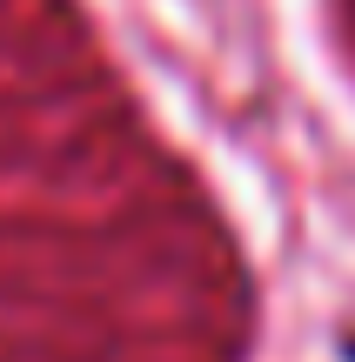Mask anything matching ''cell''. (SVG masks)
Returning a JSON list of instances; mask_svg holds the SVG:
<instances>
[{"label": "cell", "instance_id": "1", "mask_svg": "<svg viewBox=\"0 0 355 362\" xmlns=\"http://www.w3.org/2000/svg\"><path fill=\"white\" fill-rule=\"evenodd\" d=\"M349 356H355V342H349Z\"/></svg>", "mask_w": 355, "mask_h": 362}]
</instances>
